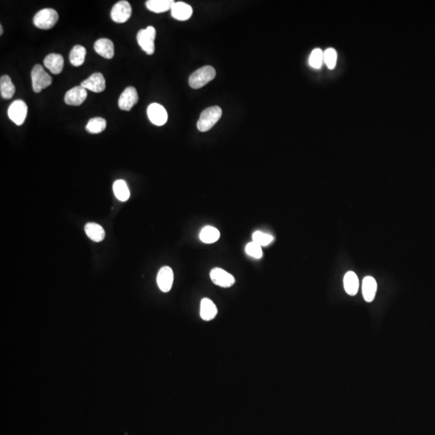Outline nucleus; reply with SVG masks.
Wrapping results in <instances>:
<instances>
[{
	"mask_svg": "<svg viewBox=\"0 0 435 435\" xmlns=\"http://www.w3.org/2000/svg\"><path fill=\"white\" fill-rule=\"evenodd\" d=\"M16 92V87L12 82V78L8 75H2L0 78V93L5 99H10Z\"/></svg>",
	"mask_w": 435,
	"mask_h": 435,
	"instance_id": "obj_21",
	"label": "nucleus"
},
{
	"mask_svg": "<svg viewBox=\"0 0 435 435\" xmlns=\"http://www.w3.org/2000/svg\"><path fill=\"white\" fill-rule=\"evenodd\" d=\"M174 2L173 0H148L146 2V7L151 12L162 13L171 10Z\"/></svg>",
	"mask_w": 435,
	"mask_h": 435,
	"instance_id": "obj_20",
	"label": "nucleus"
},
{
	"mask_svg": "<svg viewBox=\"0 0 435 435\" xmlns=\"http://www.w3.org/2000/svg\"><path fill=\"white\" fill-rule=\"evenodd\" d=\"M139 96L136 89L129 86L125 89L119 98V107L122 111H130L138 102Z\"/></svg>",
	"mask_w": 435,
	"mask_h": 435,
	"instance_id": "obj_9",
	"label": "nucleus"
},
{
	"mask_svg": "<svg viewBox=\"0 0 435 435\" xmlns=\"http://www.w3.org/2000/svg\"><path fill=\"white\" fill-rule=\"evenodd\" d=\"M156 38V29L152 26H148L145 29H141L137 33L139 46L147 54L152 55L155 52L154 41Z\"/></svg>",
	"mask_w": 435,
	"mask_h": 435,
	"instance_id": "obj_4",
	"label": "nucleus"
},
{
	"mask_svg": "<svg viewBox=\"0 0 435 435\" xmlns=\"http://www.w3.org/2000/svg\"><path fill=\"white\" fill-rule=\"evenodd\" d=\"M343 284H344L345 291L347 292V294L355 296L358 292L360 283L358 277L355 272H347L343 279Z\"/></svg>",
	"mask_w": 435,
	"mask_h": 435,
	"instance_id": "obj_22",
	"label": "nucleus"
},
{
	"mask_svg": "<svg viewBox=\"0 0 435 435\" xmlns=\"http://www.w3.org/2000/svg\"><path fill=\"white\" fill-rule=\"evenodd\" d=\"M323 52H322V49L320 48H315L312 51L309 58V64L311 67L319 69L322 66V63L324 62Z\"/></svg>",
	"mask_w": 435,
	"mask_h": 435,
	"instance_id": "obj_28",
	"label": "nucleus"
},
{
	"mask_svg": "<svg viewBox=\"0 0 435 435\" xmlns=\"http://www.w3.org/2000/svg\"><path fill=\"white\" fill-rule=\"evenodd\" d=\"M107 127V121L103 118L96 117L91 119L86 124V129L89 133L98 134L103 132Z\"/></svg>",
	"mask_w": 435,
	"mask_h": 435,
	"instance_id": "obj_26",
	"label": "nucleus"
},
{
	"mask_svg": "<svg viewBox=\"0 0 435 435\" xmlns=\"http://www.w3.org/2000/svg\"><path fill=\"white\" fill-rule=\"evenodd\" d=\"M86 54V50L83 46H75L71 50L70 54V61L71 64L76 67L82 66V64L84 63Z\"/></svg>",
	"mask_w": 435,
	"mask_h": 435,
	"instance_id": "obj_25",
	"label": "nucleus"
},
{
	"mask_svg": "<svg viewBox=\"0 0 435 435\" xmlns=\"http://www.w3.org/2000/svg\"><path fill=\"white\" fill-rule=\"evenodd\" d=\"M218 310L216 305L211 299L203 298L200 306V316L204 321H211L217 315Z\"/></svg>",
	"mask_w": 435,
	"mask_h": 435,
	"instance_id": "obj_17",
	"label": "nucleus"
},
{
	"mask_svg": "<svg viewBox=\"0 0 435 435\" xmlns=\"http://www.w3.org/2000/svg\"><path fill=\"white\" fill-rule=\"evenodd\" d=\"M44 65L53 74H59L63 71V57L57 53H51L44 60Z\"/></svg>",
	"mask_w": 435,
	"mask_h": 435,
	"instance_id": "obj_16",
	"label": "nucleus"
},
{
	"mask_svg": "<svg viewBox=\"0 0 435 435\" xmlns=\"http://www.w3.org/2000/svg\"><path fill=\"white\" fill-rule=\"evenodd\" d=\"M216 71L212 66H203L193 72L189 78V84L193 89H200L206 86L216 77Z\"/></svg>",
	"mask_w": 435,
	"mask_h": 435,
	"instance_id": "obj_2",
	"label": "nucleus"
},
{
	"mask_svg": "<svg viewBox=\"0 0 435 435\" xmlns=\"http://www.w3.org/2000/svg\"><path fill=\"white\" fill-rule=\"evenodd\" d=\"M252 240H253V242H256L257 244L260 245L261 247H265V246H267L270 243H272L274 238L269 234L257 231L256 232H254L253 235H252Z\"/></svg>",
	"mask_w": 435,
	"mask_h": 435,
	"instance_id": "obj_27",
	"label": "nucleus"
},
{
	"mask_svg": "<svg viewBox=\"0 0 435 435\" xmlns=\"http://www.w3.org/2000/svg\"><path fill=\"white\" fill-rule=\"evenodd\" d=\"M81 86L95 93H101L106 89V81L101 72H95L81 83Z\"/></svg>",
	"mask_w": 435,
	"mask_h": 435,
	"instance_id": "obj_11",
	"label": "nucleus"
},
{
	"mask_svg": "<svg viewBox=\"0 0 435 435\" xmlns=\"http://www.w3.org/2000/svg\"><path fill=\"white\" fill-rule=\"evenodd\" d=\"M323 58L324 62L329 69L335 68L337 62V52L335 48H329L323 52Z\"/></svg>",
	"mask_w": 435,
	"mask_h": 435,
	"instance_id": "obj_29",
	"label": "nucleus"
},
{
	"mask_svg": "<svg viewBox=\"0 0 435 435\" xmlns=\"http://www.w3.org/2000/svg\"><path fill=\"white\" fill-rule=\"evenodd\" d=\"M32 88L36 93H40L44 89L52 84V77L46 72L41 65H36L32 71Z\"/></svg>",
	"mask_w": 435,
	"mask_h": 435,
	"instance_id": "obj_5",
	"label": "nucleus"
},
{
	"mask_svg": "<svg viewBox=\"0 0 435 435\" xmlns=\"http://www.w3.org/2000/svg\"><path fill=\"white\" fill-rule=\"evenodd\" d=\"M87 97V91L82 86H75L67 91L65 96V102L70 106H80Z\"/></svg>",
	"mask_w": 435,
	"mask_h": 435,
	"instance_id": "obj_12",
	"label": "nucleus"
},
{
	"mask_svg": "<svg viewBox=\"0 0 435 435\" xmlns=\"http://www.w3.org/2000/svg\"><path fill=\"white\" fill-rule=\"evenodd\" d=\"M58 18L57 11L52 8H45L35 15L33 23L40 29H50L57 24Z\"/></svg>",
	"mask_w": 435,
	"mask_h": 435,
	"instance_id": "obj_3",
	"label": "nucleus"
},
{
	"mask_svg": "<svg viewBox=\"0 0 435 435\" xmlns=\"http://www.w3.org/2000/svg\"><path fill=\"white\" fill-rule=\"evenodd\" d=\"M377 284L376 280L372 277H366L362 281V296L367 302H372L375 299Z\"/></svg>",
	"mask_w": 435,
	"mask_h": 435,
	"instance_id": "obj_18",
	"label": "nucleus"
},
{
	"mask_svg": "<svg viewBox=\"0 0 435 435\" xmlns=\"http://www.w3.org/2000/svg\"><path fill=\"white\" fill-rule=\"evenodd\" d=\"M95 50L97 54L107 59H111L115 54L113 42L107 38L97 40L95 44Z\"/></svg>",
	"mask_w": 435,
	"mask_h": 435,
	"instance_id": "obj_15",
	"label": "nucleus"
},
{
	"mask_svg": "<svg viewBox=\"0 0 435 435\" xmlns=\"http://www.w3.org/2000/svg\"><path fill=\"white\" fill-rule=\"evenodd\" d=\"M10 120L18 126L23 124L27 115V104L23 100H16L10 105L8 111Z\"/></svg>",
	"mask_w": 435,
	"mask_h": 435,
	"instance_id": "obj_6",
	"label": "nucleus"
},
{
	"mask_svg": "<svg viewBox=\"0 0 435 435\" xmlns=\"http://www.w3.org/2000/svg\"><path fill=\"white\" fill-rule=\"evenodd\" d=\"M85 232L94 242H101L105 238V231L102 226L96 222H89L85 226Z\"/></svg>",
	"mask_w": 435,
	"mask_h": 435,
	"instance_id": "obj_19",
	"label": "nucleus"
},
{
	"mask_svg": "<svg viewBox=\"0 0 435 435\" xmlns=\"http://www.w3.org/2000/svg\"><path fill=\"white\" fill-rule=\"evenodd\" d=\"M114 193L117 199L121 202H126L129 199L130 191L127 185L123 180H117L113 185Z\"/></svg>",
	"mask_w": 435,
	"mask_h": 435,
	"instance_id": "obj_23",
	"label": "nucleus"
},
{
	"mask_svg": "<svg viewBox=\"0 0 435 435\" xmlns=\"http://www.w3.org/2000/svg\"><path fill=\"white\" fill-rule=\"evenodd\" d=\"M222 109L218 106L209 107L202 111L197 121V129L200 132H207L218 122L222 116Z\"/></svg>",
	"mask_w": 435,
	"mask_h": 435,
	"instance_id": "obj_1",
	"label": "nucleus"
},
{
	"mask_svg": "<svg viewBox=\"0 0 435 435\" xmlns=\"http://www.w3.org/2000/svg\"><path fill=\"white\" fill-rule=\"evenodd\" d=\"M245 251L248 256H252L253 258L261 259L263 256L262 247L253 241L247 243Z\"/></svg>",
	"mask_w": 435,
	"mask_h": 435,
	"instance_id": "obj_30",
	"label": "nucleus"
},
{
	"mask_svg": "<svg viewBox=\"0 0 435 435\" xmlns=\"http://www.w3.org/2000/svg\"><path fill=\"white\" fill-rule=\"evenodd\" d=\"M2 32H3V28H2V26L1 25L0 26V35H2Z\"/></svg>",
	"mask_w": 435,
	"mask_h": 435,
	"instance_id": "obj_31",
	"label": "nucleus"
},
{
	"mask_svg": "<svg viewBox=\"0 0 435 435\" xmlns=\"http://www.w3.org/2000/svg\"><path fill=\"white\" fill-rule=\"evenodd\" d=\"M173 283V272L168 266L161 267L157 274V285L164 292L170 291Z\"/></svg>",
	"mask_w": 435,
	"mask_h": 435,
	"instance_id": "obj_13",
	"label": "nucleus"
},
{
	"mask_svg": "<svg viewBox=\"0 0 435 435\" xmlns=\"http://www.w3.org/2000/svg\"><path fill=\"white\" fill-rule=\"evenodd\" d=\"M147 116L149 121L157 126L166 124L168 121V114L163 106L158 103H152L147 107Z\"/></svg>",
	"mask_w": 435,
	"mask_h": 435,
	"instance_id": "obj_10",
	"label": "nucleus"
},
{
	"mask_svg": "<svg viewBox=\"0 0 435 435\" xmlns=\"http://www.w3.org/2000/svg\"><path fill=\"white\" fill-rule=\"evenodd\" d=\"M200 240L205 243H213L218 241L220 232L216 227L206 226L200 232Z\"/></svg>",
	"mask_w": 435,
	"mask_h": 435,
	"instance_id": "obj_24",
	"label": "nucleus"
},
{
	"mask_svg": "<svg viewBox=\"0 0 435 435\" xmlns=\"http://www.w3.org/2000/svg\"><path fill=\"white\" fill-rule=\"evenodd\" d=\"M132 8L129 2L125 0L120 1L111 9V16L116 23L127 22L132 16Z\"/></svg>",
	"mask_w": 435,
	"mask_h": 435,
	"instance_id": "obj_7",
	"label": "nucleus"
},
{
	"mask_svg": "<svg viewBox=\"0 0 435 435\" xmlns=\"http://www.w3.org/2000/svg\"><path fill=\"white\" fill-rule=\"evenodd\" d=\"M210 277L215 285L222 288H229L236 282L232 275L220 267H215L211 270Z\"/></svg>",
	"mask_w": 435,
	"mask_h": 435,
	"instance_id": "obj_8",
	"label": "nucleus"
},
{
	"mask_svg": "<svg viewBox=\"0 0 435 435\" xmlns=\"http://www.w3.org/2000/svg\"><path fill=\"white\" fill-rule=\"evenodd\" d=\"M192 14V7L186 2H175L171 8V15L177 21H187L191 18Z\"/></svg>",
	"mask_w": 435,
	"mask_h": 435,
	"instance_id": "obj_14",
	"label": "nucleus"
}]
</instances>
